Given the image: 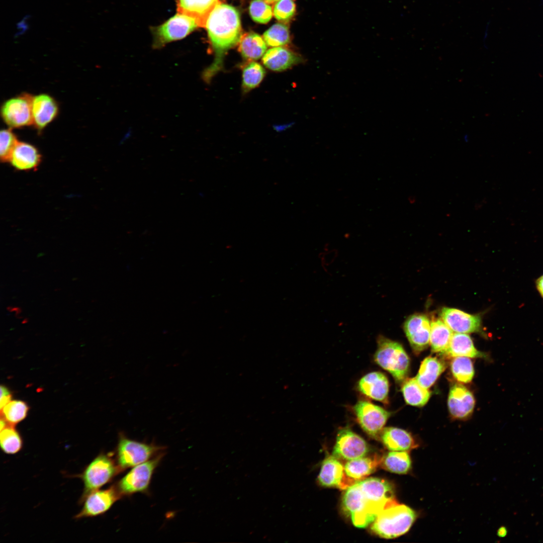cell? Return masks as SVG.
Segmentation results:
<instances>
[{"mask_svg": "<svg viewBox=\"0 0 543 543\" xmlns=\"http://www.w3.org/2000/svg\"><path fill=\"white\" fill-rule=\"evenodd\" d=\"M403 329L411 348L416 354L425 350L429 344L430 321L423 314L409 316L403 325Z\"/></svg>", "mask_w": 543, "mask_h": 543, "instance_id": "5bb4252c", "label": "cell"}, {"mask_svg": "<svg viewBox=\"0 0 543 543\" xmlns=\"http://www.w3.org/2000/svg\"><path fill=\"white\" fill-rule=\"evenodd\" d=\"M357 387L367 397L384 404L388 403L389 382L383 373L373 372L365 375L358 381Z\"/></svg>", "mask_w": 543, "mask_h": 543, "instance_id": "ac0fdd59", "label": "cell"}, {"mask_svg": "<svg viewBox=\"0 0 543 543\" xmlns=\"http://www.w3.org/2000/svg\"><path fill=\"white\" fill-rule=\"evenodd\" d=\"M23 440L14 425L8 424L1 430L0 444L2 450L7 455L19 452L23 447Z\"/></svg>", "mask_w": 543, "mask_h": 543, "instance_id": "1f68e13d", "label": "cell"}, {"mask_svg": "<svg viewBox=\"0 0 543 543\" xmlns=\"http://www.w3.org/2000/svg\"><path fill=\"white\" fill-rule=\"evenodd\" d=\"M475 400L472 392L461 384H456L450 389L447 406L452 417L458 419H465L472 414Z\"/></svg>", "mask_w": 543, "mask_h": 543, "instance_id": "e0dca14e", "label": "cell"}, {"mask_svg": "<svg viewBox=\"0 0 543 543\" xmlns=\"http://www.w3.org/2000/svg\"><path fill=\"white\" fill-rule=\"evenodd\" d=\"M249 14L253 21L260 24L268 22L273 16V12L264 0H253L250 4Z\"/></svg>", "mask_w": 543, "mask_h": 543, "instance_id": "d590c367", "label": "cell"}, {"mask_svg": "<svg viewBox=\"0 0 543 543\" xmlns=\"http://www.w3.org/2000/svg\"><path fill=\"white\" fill-rule=\"evenodd\" d=\"M417 517L414 510L397 502L381 511L371 524V530L384 538H394L406 533Z\"/></svg>", "mask_w": 543, "mask_h": 543, "instance_id": "7a4b0ae2", "label": "cell"}, {"mask_svg": "<svg viewBox=\"0 0 543 543\" xmlns=\"http://www.w3.org/2000/svg\"><path fill=\"white\" fill-rule=\"evenodd\" d=\"M120 495L117 487L114 486L90 492L81 499L82 506L75 518L94 517L104 514L120 498Z\"/></svg>", "mask_w": 543, "mask_h": 543, "instance_id": "7c38bea8", "label": "cell"}, {"mask_svg": "<svg viewBox=\"0 0 543 543\" xmlns=\"http://www.w3.org/2000/svg\"><path fill=\"white\" fill-rule=\"evenodd\" d=\"M296 12V5L293 0H280L274 8V15L279 21L290 20Z\"/></svg>", "mask_w": 543, "mask_h": 543, "instance_id": "74e56055", "label": "cell"}, {"mask_svg": "<svg viewBox=\"0 0 543 543\" xmlns=\"http://www.w3.org/2000/svg\"><path fill=\"white\" fill-rule=\"evenodd\" d=\"M380 466L398 474H407L411 468L409 451H390L381 458Z\"/></svg>", "mask_w": 543, "mask_h": 543, "instance_id": "f1b7e54d", "label": "cell"}, {"mask_svg": "<svg viewBox=\"0 0 543 543\" xmlns=\"http://www.w3.org/2000/svg\"><path fill=\"white\" fill-rule=\"evenodd\" d=\"M401 391L406 403L413 406H423L431 396L428 389L422 386L415 378L405 380Z\"/></svg>", "mask_w": 543, "mask_h": 543, "instance_id": "f546056e", "label": "cell"}, {"mask_svg": "<svg viewBox=\"0 0 543 543\" xmlns=\"http://www.w3.org/2000/svg\"><path fill=\"white\" fill-rule=\"evenodd\" d=\"M198 27L194 19L177 13L162 24L151 28L153 47L161 48L167 43L182 39Z\"/></svg>", "mask_w": 543, "mask_h": 543, "instance_id": "8992f818", "label": "cell"}, {"mask_svg": "<svg viewBox=\"0 0 543 543\" xmlns=\"http://www.w3.org/2000/svg\"><path fill=\"white\" fill-rule=\"evenodd\" d=\"M379 439L386 448L391 451H409L417 446L413 437L409 432L395 427H384Z\"/></svg>", "mask_w": 543, "mask_h": 543, "instance_id": "603a6c76", "label": "cell"}, {"mask_svg": "<svg viewBox=\"0 0 543 543\" xmlns=\"http://www.w3.org/2000/svg\"><path fill=\"white\" fill-rule=\"evenodd\" d=\"M318 481L323 487L342 490L346 489L357 482L346 474L341 461L332 455L323 461Z\"/></svg>", "mask_w": 543, "mask_h": 543, "instance_id": "9a60e30c", "label": "cell"}, {"mask_svg": "<svg viewBox=\"0 0 543 543\" xmlns=\"http://www.w3.org/2000/svg\"><path fill=\"white\" fill-rule=\"evenodd\" d=\"M205 28L215 53L213 62L203 72L209 83L223 66L225 53L239 43L241 35L240 15L232 6L217 5L209 15Z\"/></svg>", "mask_w": 543, "mask_h": 543, "instance_id": "6da1fadb", "label": "cell"}, {"mask_svg": "<svg viewBox=\"0 0 543 543\" xmlns=\"http://www.w3.org/2000/svg\"><path fill=\"white\" fill-rule=\"evenodd\" d=\"M280 0H264V1L267 4H273Z\"/></svg>", "mask_w": 543, "mask_h": 543, "instance_id": "b9f144b4", "label": "cell"}, {"mask_svg": "<svg viewBox=\"0 0 543 543\" xmlns=\"http://www.w3.org/2000/svg\"><path fill=\"white\" fill-rule=\"evenodd\" d=\"M161 447L128 438L119 434L117 447V461L121 469L135 467L149 460Z\"/></svg>", "mask_w": 543, "mask_h": 543, "instance_id": "52a82bcc", "label": "cell"}, {"mask_svg": "<svg viewBox=\"0 0 543 543\" xmlns=\"http://www.w3.org/2000/svg\"><path fill=\"white\" fill-rule=\"evenodd\" d=\"M369 451L367 441L348 428H343L337 433L332 456L339 460L349 461L365 457Z\"/></svg>", "mask_w": 543, "mask_h": 543, "instance_id": "30bf717a", "label": "cell"}, {"mask_svg": "<svg viewBox=\"0 0 543 543\" xmlns=\"http://www.w3.org/2000/svg\"><path fill=\"white\" fill-rule=\"evenodd\" d=\"M357 421L370 437L379 439L391 412L367 400L358 401L353 407Z\"/></svg>", "mask_w": 543, "mask_h": 543, "instance_id": "ba28073f", "label": "cell"}, {"mask_svg": "<svg viewBox=\"0 0 543 543\" xmlns=\"http://www.w3.org/2000/svg\"><path fill=\"white\" fill-rule=\"evenodd\" d=\"M452 331L441 319H433L430 322L429 344L431 351L435 353H444L447 349Z\"/></svg>", "mask_w": 543, "mask_h": 543, "instance_id": "83f0119b", "label": "cell"}, {"mask_svg": "<svg viewBox=\"0 0 543 543\" xmlns=\"http://www.w3.org/2000/svg\"><path fill=\"white\" fill-rule=\"evenodd\" d=\"M220 0H176L178 13L194 19L198 27L205 28L208 17Z\"/></svg>", "mask_w": 543, "mask_h": 543, "instance_id": "ffe728a7", "label": "cell"}, {"mask_svg": "<svg viewBox=\"0 0 543 543\" xmlns=\"http://www.w3.org/2000/svg\"><path fill=\"white\" fill-rule=\"evenodd\" d=\"M32 108L33 124L40 131L52 122L58 113L56 101L46 94L33 97Z\"/></svg>", "mask_w": 543, "mask_h": 543, "instance_id": "d6986e66", "label": "cell"}, {"mask_svg": "<svg viewBox=\"0 0 543 543\" xmlns=\"http://www.w3.org/2000/svg\"><path fill=\"white\" fill-rule=\"evenodd\" d=\"M238 44V51L242 57L249 61L259 59L263 56L267 48L264 39L254 32L242 35Z\"/></svg>", "mask_w": 543, "mask_h": 543, "instance_id": "4316f807", "label": "cell"}, {"mask_svg": "<svg viewBox=\"0 0 543 543\" xmlns=\"http://www.w3.org/2000/svg\"><path fill=\"white\" fill-rule=\"evenodd\" d=\"M506 533V530L504 528H502L499 529V535H501V536H503L504 535H505Z\"/></svg>", "mask_w": 543, "mask_h": 543, "instance_id": "60d3db41", "label": "cell"}, {"mask_svg": "<svg viewBox=\"0 0 543 543\" xmlns=\"http://www.w3.org/2000/svg\"><path fill=\"white\" fill-rule=\"evenodd\" d=\"M464 139L466 142H468L469 141V136L467 134L464 135Z\"/></svg>", "mask_w": 543, "mask_h": 543, "instance_id": "7bdbcfd3", "label": "cell"}, {"mask_svg": "<svg viewBox=\"0 0 543 543\" xmlns=\"http://www.w3.org/2000/svg\"><path fill=\"white\" fill-rule=\"evenodd\" d=\"M160 456L135 466L119 482L117 489L120 494L129 495L145 491Z\"/></svg>", "mask_w": 543, "mask_h": 543, "instance_id": "8fae6325", "label": "cell"}, {"mask_svg": "<svg viewBox=\"0 0 543 543\" xmlns=\"http://www.w3.org/2000/svg\"><path fill=\"white\" fill-rule=\"evenodd\" d=\"M118 471L119 468L108 455L101 454L95 457L79 475L84 487L81 499L111 481Z\"/></svg>", "mask_w": 543, "mask_h": 543, "instance_id": "5b68a950", "label": "cell"}, {"mask_svg": "<svg viewBox=\"0 0 543 543\" xmlns=\"http://www.w3.org/2000/svg\"><path fill=\"white\" fill-rule=\"evenodd\" d=\"M33 97L24 93L4 102L1 115L4 122L11 128H20L33 124Z\"/></svg>", "mask_w": 543, "mask_h": 543, "instance_id": "9c48e42d", "label": "cell"}, {"mask_svg": "<svg viewBox=\"0 0 543 543\" xmlns=\"http://www.w3.org/2000/svg\"><path fill=\"white\" fill-rule=\"evenodd\" d=\"M381 458L361 457L347 461L344 466L346 474L356 482L365 479L380 466Z\"/></svg>", "mask_w": 543, "mask_h": 543, "instance_id": "d4e9b609", "label": "cell"}, {"mask_svg": "<svg viewBox=\"0 0 543 543\" xmlns=\"http://www.w3.org/2000/svg\"><path fill=\"white\" fill-rule=\"evenodd\" d=\"M302 57L290 49L281 46L268 49L263 56L262 61L268 69L282 71L302 62Z\"/></svg>", "mask_w": 543, "mask_h": 543, "instance_id": "44dd1931", "label": "cell"}, {"mask_svg": "<svg viewBox=\"0 0 543 543\" xmlns=\"http://www.w3.org/2000/svg\"><path fill=\"white\" fill-rule=\"evenodd\" d=\"M265 70L259 63L250 61L242 70V88L247 93L257 87L265 76Z\"/></svg>", "mask_w": 543, "mask_h": 543, "instance_id": "4dcf8cb0", "label": "cell"}, {"mask_svg": "<svg viewBox=\"0 0 543 543\" xmlns=\"http://www.w3.org/2000/svg\"><path fill=\"white\" fill-rule=\"evenodd\" d=\"M445 367L442 359L437 357L428 356L422 361L415 379L422 386L429 389L435 383Z\"/></svg>", "mask_w": 543, "mask_h": 543, "instance_id": "484cf974", "label": "cell"}, {"mask_svg": "<svg viewBox=\"0 0 543 543\" xmlns=\"http://www.w3.org/2000/svg\"><path fill=\"white\" fill-rule=\"evenodd\" d=\"M535 285L539 294L543 298V275L536 280Z\"/></svg>", "mask_w": 543, "mask_h": 543, "instance_id": "ab89813d", "label": "cell"}, {"mask_svg": "<svg viewBox=\"0 0 543 543\" xmlns=\"http://www.w3.org/2000/svg\"><path fill=\"white\" fill-rule=\"evenodd\" d=\"M19 141L10 129H3L0 132V157L2 161H9L11 154Z\"/></svg>", "mask_w": 543, "mask_h": 543, "instance_id": "8d00e7d4", "label": "cell"}, {"mask_svg": "<svg viewBox=\"0 0 543 543\" xmlns=\"http://www.w3.org/2000/svg\"><path fill=\"white\" fill-rule=\"evenodd\" d=\"M442 354L448 357L466 356L488 358L487 354L478 351L471 337L466 333H453L449 346Z\"/></svg>", "mask_w": 543, "mask_h": 543, "instance_id": "cb8c5ba5", "label": "cell"}, {"mask_svg": "<svg viewBox=\"0 0 543 543\" xmlns=\"http://www.w3.org/2000/svg\"><path fill=\"white\" fill-rule=\"evenodd\" d=\"M441 319L454 332L471 333L479 331L481 319L478 315H472L459 309L443 307L440 314Z\"/></svg>", "mask_w": 543, "mask_h": 543, "instance_id": "2e32d148", "label": "cell"}, {"mask_svg": "<svg viewBox=\"0 0 543 543\" xmlns=\"http://www.w3.org/2000/svg\"><path fill=\"white\" fill-rule=\"evenodd\" d=\"M357 482L346 489L342 497V508L355 526L364 528L371 524L374 520L369 513Z\"/></svg>", "mask_w": 543, "mask_h": 543, "instance_id": "4fadbf2b", "label": "cell"}, {"mask_svg": "<svg viewBox=\"0 0 543 543\" xmlns=\"http://www.w3.org/2000/svg\"><path fill=\"white\" fill-rule=\"evenodd\" d=\"M41 158L38 150L34 146L26 142H18L9 161L17 169L29 170L37 168Z\"/></svg>", "mask_w": 543, "mask_h": 543, "instance_id": "7402d4cb", "label": "cell"}, {"mask_svg": "<svg viewBox=\"0 0 543 543\" xmlns=\"http://www.w3.org/2000/svg\"><path fill=\"white\" fill-rule=\"evenodd\" d=\"M374 358L375 363L391 374L397 382L405 380L409 371L410 359L400 343L379 335Z\"/></svg>", "mask_w": 543, "mask_h": 543, "instance_id": "3957f363", "label": "cell"}, {"mask_svg": "<svg viewBox=\"0 0 543 543\" xmlns=\"http://www.w3.org/2000/svg\"><path fill=\"white\" fill-rule=\"evenodd\" d=\"M28 410L29 407L26 402L13 400L1 410V416L9 424L15 426L25 418Z\"/></svg>", "mask_w": 543, "mask_h": 543, "instance_id": "836d02e7", "label": "cell"}, {"mask_svg": "<svg viewBox=\"0 0 543 543\" xmlns=\"http://www.w3.org/2000/svg\"><path fill=\"white\" fill-rule=\"evenodd\" d=\"M263 38L266 44L272 47L285 45L290 42L288 27L281 23H277L270 27L263 34Z\"/></svg>", "mask_w": 543, "mask_h": 543, "instance_id": "e575fe53", "label": "cell"}, {"mask_svg": "<svg viewBox=\"0 0 543 543\" xmlns=\"http://www.w3.org/2000/svg\"><path fill=\"white\" fill-rule=\"evenodd\" d=\"M12 394L9 389L4 386H1V410L11 401Z\"/></svg>", "mask_w": 543, "mask_h": 543, "instance_id": "f35d334b", "label": "cell"}, {"mask_svg": "<svg viewBox=\"0 0 543 543\" xmlns=\"http://www.w3.org/2000/svg\"><path fill=\"white\" fill-rule=\"evenodd\" d=\"M374 520L384 509L397 502L394 487L386 480L369 478L357 482Z\"/></svg>", "mask_w": 543, "mask_h": 543, "instance_id": "277c9868", "label": "cell"}, {"mask_svg": "<svg viewBox=\"0 0 543 543\" xmlns=\"http://www.w3.org/2000/svg\"><path fill=\"white\" fill-rule=\"evenodd\" d=\"M450 371L454 378L460 383H470L474 376L473 364L468 357H454L450 363Z\"/></svg>", "mask_w": 543, "mask_h": 543, "instance_id": "d6a6232c", "label": "cell"}]
</instances>
